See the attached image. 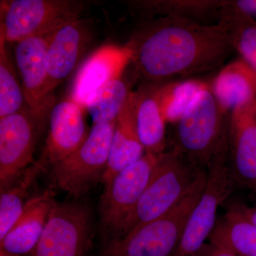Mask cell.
I'll return each mask as SVG.
<instances>
[{"mask_svg": "<svg viewBox=\"0 0 256 256\" xmlns=\"http://www.w3.org/2000/svg\"><path fill=\"white\" fill-rule=\"evenodd\" d=\"M230 112L224 110L210 82L197 94L176 122L173 148L202 170L228 144Z\"/></svg>", "mask_w": 256, "mask_h": 256, "instance_id": "7a4b0ae2", "label": "cell"}, {"mask_svg": "<svg viewBox=\"0 0 256 256\" xmlns=\"http://www.w3.org/2000/svg\"><path fill=\"white\" fill-rule=\"evenodd\" d=\"M132 92L122 77L108 82L88 101L85 109L92 124H110L118 117Z\"/></svg>", "mask_w": 256, "mask_h": 256, "instance_id": "cb8c5ba5", "label": "cell"}, {"mask_svg": "<svg viewBox=\"0 0 256 256\" xmlns=\"http://www.w3.org/2000/svg\"><path fill=\"white\" fill-rule=\"evenodd\" d=\"M94 236L88 205L55 200L41 238L28 256H88Z\"/></svg>", "mask_w": 256, "mask_h": 256, "instance_id": "9c48e42d", "label": "cell"}, {"mask_svg": "<svg viewBox=\"0 0 256 256\" xmlns=\"http://www.w3.org/2000/svg\"><path fill=\"white\" fill-rule=\"evenodd\" d=\"M226 1L222 0H146L130 2V9L146 18H182L204 24L216 23L217 15Z\"/></svg>", "mask_w": 256, "mask_h": 256, "instance_id": "ffe728a7", "label": "cell"}, {"mask_svg": "<svg viewBox=\"0 0 256 256\" xmlns=\"http://www.w3.org/2000/svg\"><path fill=\"white\" fill-rule=\"evenodd\" d=\"M230 4L256 20V0H232Z\"/></svg>", "mask_w": 256, "mask_h": 256, "instance_id": "83f0119b", "label": "cell"}, {"mask_svg": "<svg viewBox=\"0 0 256 256\" xmlns=\"http://www.w3.org/2000/svg\"><path fill=\"white\" fill-rule=\"evenodd\" d=\"M54 201L52 188L30 198L22 214L0 240V250L18 256L30 255L41 238Z\"/></svg>", "mask_w": 256, "mask_h": 256, "instance_id": "2e32d148", "label": "cell"}, {"mask_svg": "<svg viewBox=\"0 0 256 256\" xmlns=\"http://www.w3.org/2000/svg\"><path fill=\"white\" fill-rule=\"evenodd\" d=\"M206 180L207 170H204L191 190L174 208L120 238L102 244L99 256H174Z\"/></svg>", "mask_w": 256, "mask_h": 256, "instance_id": "3957f363", "label": "cell"}, {"mask_svg": "<svg viewBox=\"0 0 256 256\" xmlns=\"http://www.w3.org/2000/svg\"><path fill=\"white\" fill-rule=\"evenodd\" d=\"M203 170L174 148L164 152L159 156L124 235L174 208L191 190Z\"/></svg>", "mask_w": 256, "mask_h": 256, "instance_id": "277c9868", "label": "cell"}, {"mask_svg": "<svg viewBox=\"0 0 256 256\" xmlns=\"http://www.w3.org/2000/svg\"><path fill=\"white\" fill-rule=\"evenodd\" d=\"M160 156L146 153L104 186L98 208L102 244L120 238L126 233L128 222L149 182Z\"/></svg>", "mask_w": 256, "mask_h": 256, "instance_id": "8992f818", "label": "cell"}, {"mask_svg": "<svg viewBox=\"0 0 256 256\" xmlns=\"http://www.w3.org/2000/svg\"><path fill=\"white\" fill-rule=\"evenodd\" d=\"M210 84L226 112L256 100V70L242 58L224 66Z\"/></svg>", "mask_w": 256, "mask_h": 256, "instance_id": "ac0fdd59", "label": "cell"}, {"mask_svg": "<svg viewBox=\"0 0 256 256\" xmlns=\"http://www.w3.org/2000/svg\"><path fill=\"white\" fill-rule=\"evenodd\" d=\"M0 256H18L12 255V254H8V252H3V250H0Z\"/></svg>", "mask_w": 256, "mask_h": 256, "instance_id": "f546056e", "label": "cell"}, {"mask_svg": "<svg viewBox=\"0 0 256 256\" xmlns=\"http://www.w3.org/2000/svg\"><path fill=\"white\" fill-rule=\"evenodd\" d=\"M216 23L225 28L234 50L256 70V20L226 1L217 15Z\"/></svg>", "mask_w": 256, "mask_h": 256, "instance_id": "603a6c76", "label": "cell"}, {"mask_svg": "<svg viewBox=\"0 0 256 256\" xmlns=\"http://www.w3.org/2000/svg\"><path fill=\"white\" fill-rule=\"evenodd\" d=\"M116 122L92 124L82 146L50 166L52 186L78 198L102 184L108 164Z\"/></svg>", "mask_w": 256, "mask_h": 256, "instance_id": "5b68a950", "label": "cell"}, {"mask_svg": "<svg viewBox=\"0 0 256 256\" xmlns=\"http://www.w3.org/2000/svg\"><path fill=\"white\" fill-rule=\"evenodd\" d=\"M47 166L42 160L34 162L10 188L0 194V240L4 238L22 214L30 190Z\"/></svg>", "mask_w": 256, "mask_h": 256, "instance_id": "7402d4cb", "label": "cell"}, {"mask_svg": "<svg viewBox=\"0 0 256 256\" xmlns=\"http://www.w3.org/2000/svg\"><path fill=\"white\" fill-rule=\"evenodd\" d=\"M136 105V92H132L116 120L108 164L102 182L104 186L146 154L138 134Z\"/></svg>", "mask_w": 256, "mask_h": 256, "instance_id": "e0dca14e", "label": "cell"}, {"mask_svg": "<svg viewBox=\"0 0 256 256\" xmlns=\"http://www.w3.org/2000/svg\"><path fill=\"white\" fill-rule=\"evenodd\" d=\"M228 166L236 188L256 194V100L230 112Z\"/></svg>", "mask_w": 256, "mask_h": 256, "instance_id": "7c38bea8", "label": "cell"}, {"mask_svg": "<svg viewBox=\"0 0 256 256\" xmlns=\"http://www.w3.org/2000/svg\"><path fill=\"white\" fill-rule=\"evenodd\" d=\"M86 109L73 99L60 101L50 114V129L42 160L52 166L82 146L89 132L86 124Z\"/></svg>", "mask_w": 256, "mask_h": 256, "instance_id": "4fadbf2b", "label": "cell"}, {"mask_svg": "<svg viewBox=\"0 0 256 256\" xmlns=\"http://www.w3.org/2000/svg\"><path fill=\"white\" fill-rule=\"evenodd\" d=\"M159 84H149L136 92V122L146 153L160 156L166 146V121L160 107Z\"/></svg>", "mask_w": 256, "mask_h": 256, "instance_id": "d6986e66", "label": "cell"}, {"mask_svg": "<svg viewBox=\"0 0 256 256\" xmlns=\"http://www.w3.org/2000/svg\"><path fill=\"white\" fill-rule=\"evenodd\" d=\"M236 204L240 208L242 214L248 218L252 224L256 226V207H250L240 203L239 202H235Z\"/></svg>", "mask_w": 256, "mask_h": 256, "instance_id": "f1b7e54d", "label": "cell"}, {"mask_svg": "<svg viewBox=\"0 0 256 256\" xmlns=\"http://www.w3.org/2000/svg\"><path fill=\"white\" fill-rule=\"evenodd\" d=\"M90 40L88 24L80 18L66 24L50 34L45 63L48 88L52 94L74 72Z\"/></svg>", "mask_w": 256, "mask_h": 256, "instance_id": "9a60e30c", "label": "cell"}, {"mask_svg": "<svg viewBox=\"0 0 256 256\" xmlns=\"http://www.w3.org/2000/svg\"><path fill=\"white\" fill-rule=\"evenodd\" d=\"M208 242L240 256H256V226L232 202L226 212L217 218Z\"/></svg>", "mask_w": 256, "mask_h": 256, "instance_id": "44dd1931", "label": "cell"}, {"mask_svg": "<svg viewBox=\"0 0 256 256\" xmlns=\"http://www.w3.org/2000/svg\"><path fill=\"white\" fill-rule=\"evenodd\" d=\"M196 256H240L228 249L214 242H207Z\"/></svg>", "mask_w": 256, "mask_h": 256, "instance_id": "4316f807", "label": "cell"}, {"mask_svg": "<svg viewBox=\"0 0 256 256\" xmlns=\"http://www.w3.org/2000/svg\"><path fill=\"white\" fill-rule=\"evenodd\" d=\"M43 126L28 108L0 118V191L14 184L34 162Z\"/></svg>", "mask_w": 256, "mask_h": 256, "instance_id": "30bf717a", "label": "cell"}, {"mask_svg": "<svg viewBox=\"0 0 256 256\" xmlns=\"http://www.w3.org/2000/svg\"><path fill=\"white\" fill-rule=\"evenodd\" d=\"M6 44L0 38V118L28 108Z\"/></svg>", "mask_w": 256, "mask_h": 256, "instance_id": "484cf974", "label": "cell"}, {"mask_svg": "<svg viewBox=\"0 0 256 256\" xmlns=\"http://www.w3.org/2000/svg\"><path fill=\"white\" fill-rule=\"evenodd\" d=\"M158 84L160 107L165 121L176 124L207 82L191 78Z\"/></svg>", "mask_w": 256, "mask_h": 256, "instance_id": "d4e9b609", "label": "cell"}, {"mask_svg": "<svg viewBox=\"0 0 256 256\" xmlns=\"http://www.w3.org/2000/svg\"><path fill=\"white\" fill-rule=\"evenodd\" d=\"M50 36L30 37L15 44L14 48L15 63L26 104L32 114L43 124L54 106L45 63Z\"/></svg>", "mask_w": 256, "mask_h": 256, "instance_id": "8fae6325", "label": "cell"}, {"mask_svg": "<svg viewBox=\"0 0 256 256\" xmlns=\"http://www.w3.org/2000/svg\"><path fill=\"white\" fill-rule=\"evenodd\" d=\"M84 2L70 0L2 2L0 38L18 43L30 37L48 36L80 18Z\"/></svg>", "mask_w": 256, "mask_h": 256, "instance_id": "52a82bcc", "label": "cell"}, {"mask_svg": "<svg viewBox=\"0 0 256 256\" xmlns=\"http://www.w3.org/2000/svg\"><path fill=\"white\" fill-rule=\"evenodd\" d=\"M128 44L138 75L150 84L220 72L234 52L220 24L176 18H154Z\"/></svg>", "mask_w": 256, "mask_h": 256, "instance_id": "6da1fadb", "label": "cell"}, {"mask_svg": "<svg viewBox=\"0 0 256 256\" xmlns=\"http://www.w3.org/2000/svg\"><path fill=\"white\" fill-rule=\"evenodd\" d=\"M133 52L129 45H105L84 62L74 79L70 98L85 108L88 101L108 82L122 77L132 63Z\"/></svg>", "mask_w": 256, "mask_h": 256, "instance_id": "5bb4252c", "label": "cell"}, {"mask_svg": "<svg viewBox=\"0 0 256 256\" xmlns=\"http://www.w3.org/2000/svg\"><path fill=\"white\" fill-rule=\"evenodd\" d=\"M236 188L229 170L228 144L216 156L207 169L206 185L188 217L174 256H197L214 228L218 208Z\"/></svg>", "mask_w": 256, "mask_h": 256, "instance_id": "ba28073f", "label": "cell"}]
</instances>
